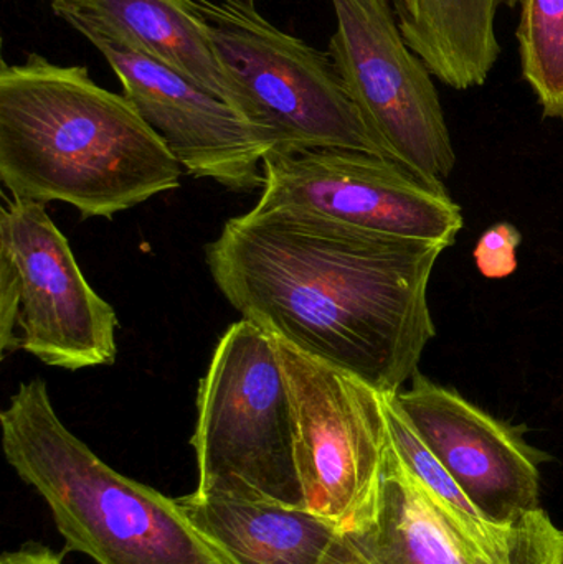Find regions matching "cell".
Segmentation results:
<instances>
[{
	"instance_id": "6da1fadb",
	"label": "cell",
	"mask_w": 563,
	"mask_h": 564,
	"mask_svg": "<svg viewBox=\"0 0 563 564\" xmlns=\"http://www.w3.org/2000/svg\"><path fill=\"white\" fill-rule=\"evenodd\" d=\"M445 250L255 207L225 224L205 258L241 318L382 393H399L436 335L429 285Z\"/></svg>"
},
{
	"instance_id": "7a4b0ae2",
	"label": "cell",
	"mask_w": 563,
	"mask_h": 564,
	"mask_svg": "<svg viewBox=\"0 0 563 564\" xmlns=\"http://www.w3.org/2000/svg\"><path fill=\"white\" fill-rule=\"evenodd\" d=\"M181 162L124 95L83 65L40 53L0 66V178L13 200L63 202L83 217L119 212L181 185Z\"/></svg>"
},
{
	"instance_id": "3957f363",
	"label": "cell",
	"mask_w": 563,
	"mask_h": 564,
	"mask_svg": "<svg viewBox=\"0 0 563 564\" xmlns=\"http://www.w3.org/2000/svg\"><path fill=\"white\" fill-rule=\"evenodd\" d=\"M0 427L7 463L48 507L65 552L98 564H230L177 499L122 476L76 437L42 378L20 383Z\"/></svg>"
},
{
	"instance_id": "277c9868",
	"label": "cell",
	"mask_w": 563,
	"mask_h": 564,
	"mask_svg": "<svg viewBox=\"0 0 563 564\" xmlns=\"http://www.w3.org/2000/svg\"><path fill=\"white\" fill-rule=\"evenodd\" d=\"M191 446L197 496L304 509L278 341L247 318L221 335L198 383Z\"/></svg>"
},
{
	"instance_id": "5b68a950",
	"label": "cell",
	"mask_w": 563,
	"mask_h": 564,
	"mask_svg": "<svg viewBox=\"0 0 563 564\" xmlns=\"http://www.w3.org/2000/svg\"><path fill=\"white\" fill-rule=\"evenodd\" d=\"M194 6L247 95V122L267 142L268 154L347 149L386 158L329 53L278 29L251 0H194Z\"/></svg>"
},
{
	"instance_id": "8992f818",
	"label": "cell",
	"mask_w": 563,
	"mask_h": 564,
	"mask_svg": "<svg viewBox=\"0 0 563 564\" xmlns=\"http://www.w3.org/2000/svg\"><path fill=\"white\" fill-rule=\"evenodd\" d=\"M118 317L83 276L68 240L36 202L0 217V351L65 370L112 365Z\"/></svg>"
},
{
	"instance_id": "52a82bcc",
	"label": "cell",
	"mask_w": 563,
	"mask_h": 564,
	"mask_svg": "<svg viewBox=\"0 0 563 564\" xmlns=\"http://www.w3.org/2000/svg\"><path fill=\"white\" fill-rule=\"evenodd\" d=\"M304 509L340 530L372 522L390 447L382 391L278 340Z\"/></svg>"
},
{
	"instance_id": "ba28073f",
	"label": "cell",
	"mask_w": 563,
	"mask_h": 564,
	"mask_svg": "<svg viewBox=\"0 0 563 564\" xmlns=\"http://www.w3.org/2000/svg\"><path fill=\"white\" fill-rule=\"evenodd\" d=\"M329 53L349 98L383 155L433 187L456 164L433 78L410 48L393 0H331Z\"/></svg>"
},
{
	"instance_id": "9c48e42d",
	"label": "cell",
	"mask_w": 563,
	"mask_h": 564,
	"mask_svg": "<svg viewBox=\"0 0 563 564\" xmlns=\"http://www.w3.org/2000/svg\"><path fill=\"white\" fill-rule=\"evenodd\" d=\"M257 207L303 212L367 234L453 247L462 208L380 155L347 149L268 154Z\"/></svg>"
},
{
	"instance_id": "30bf717a",
	"label": "cell",
	"mask_w": 563,
	"mask_h": 564,
	"mask_svg": "<svg viewBox=\"0 0 563 564\" xmlns=\"http://www.w3.org/2000/svg\"><path fill=\"white\" fill-rule=\"evenodd\" d=\"M392 398L483 519L511 525L541 509V464L549 456L524 440L521 426L496 420L420 371Z\"/></svg>"
},
{
	"instance_id": "8fae6325",
	"label": "cell",
	"mask_w": 563,
	"mask_h": 564,
	"mask_svg": "<svg viewBox=\"0 0 563 564\" xmlns=\"http://www.w3.org/2000/svg\"><path fill=\"white\" fill-rule=\"evenodd\" d=\"M111 66L122 95L164 139L182 167L235 192L263 188L264 139L207 89L149 56L82 33Z\"/></svg>"
},
{
	"instance_id": "7c38bea8",
	"label": "cell",
	"mask_w": 563,
	"mask_h": 564,
	"mask_svg": "<svg viewBox=\"0 0 563 564\" xmlns=\"http://www.w3.org/2000/svg\"><path fill=\"white\" fill-rule=\"evenodd\" d=\"M320 564H563V530L539 509L509 552H489L453 522L390 443L372 522L339 530Z\"/></svg>"
},
{
	"instance_id": "4fadbf2b",
	"label": "cell",
	"mask_w": 563,
	"mask_h": 564,
	"mask_svg": "<svg viewBox=\"0 0 563 564\" xmlns=\"http://www.w3.org/2000/svg\"><path fill=\"white\" fill-rule=\"evenodd\" d=\"M53 13L82 35L96 33L149 56L207 89L247 121L248 99L207 23L192 6L169 0H52Z\"/></svg>"
},
{
	"instance_id": "5bb4252c",
	"label": "cell",
	"mask_w": 563,
	"mask_h": 564,
	"mask_svg": "<svg viewBox=\"0 0 563 564\" xmlns=\"http://www.w3.org/2000/svg\"><path fill=\"white\" fill-rule=\"evenodd\" d=\"M195 529L230 564H320L339 527L306 509L234 497H177Z\"/></svg>"
},
{
	"instance_id": "9a60e30c",
	"label": "cell",
	"mask_w": 563,
	"mask_h": 564,
	"mask_svg": "<svg viewBox=\"0 0 563 564\" xmlns=\"http://www.w3.org/2000/svg\"><path fill=\"white\" fill-rule=\"evenodd\" d=\"M522 76L545 118H563V0H521Z\"/></svg>"
},
{
	"instance_id": "2e32d148",
	"label": "cell",
	"mask_w": 563,
	"mask_h": 564,
	"mask_svg": "<svg viewBox=\"0 0 563 564\" xmlns=\"http://www.w3.org/2000/svg\"><path fill=\"white\" fill-rule=\"evenodd\" d=\"M522 235L511 224H498L489 228L475 250L476 267L483 276L501 280L515 273L518 268V248Z\"/></svg>"
},
{
	"instance_id": "e0dca14e",
	"label": "cell",
	"mask_w": 563,
	"mask_h": 564,
	"mask_svg": "<svg viewBox=\"0 0 563 564\" xmlns=\"http://www.w3.org/2000/svg\"><path fill=\"white\" fill-rule=\"evenodd\" d=\"M0 564H63V556L40 543H26L19 550L3 553Z\"/></svg>"
},
{
	"instance_id": "ac0fdd59",
	"label": "cell",
	"mask_w": 563,
	"mask_h": 564,
	"mask_svg": "<svg viewBox=\"0 0 563 564\" xmlns=\"http://www.w3.org/2000/svg\"><path fill=\"white\" fill-rule=\"evenodd\" d=\"M169 2L177 3V6L188 7L192 6V0H169Z\"/></svg>"
},
{
	"instance_id": "d6986e66",
	"label": "cell",
	"mask_w": 563,
	"mask_h": 564,
	"mask_svg": "<svg viewBox=\"0 0 563 564\" xmlns=\"http://www.w3.org/2000/svg\"><path fill=\"white\" fill-rule=\"evenodd\" d=\"M251 2H257V0H251Z\"/></svg>"
}]
</instances>
